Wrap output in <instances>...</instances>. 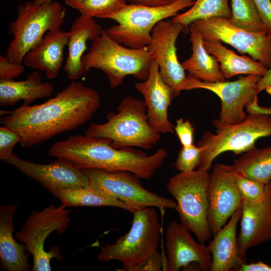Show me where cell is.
<instances>
[{
	"label": "cell",
	"mask_w": 271,
	"mask_h": 271,
	"mask_svg": "<svg viewBox=\"0 0 271 271\" xmlns=\"http://www.w3.org/2000/svg\"><path fill=\"white\" fill-rule=\"evenodd\" d=\"M100 104L97 91L82 82L73 81L42 104L1 110L0 122L19 134L22 147L31 148L83 125Z\"/></svg>",
	"instance_id": "obj_1"
},
{
	"label": "cell",
	"mask_w": 271,
	"mask_h": 271,
	"mask_svg": "<svg viewBox=\"0 0 271 271\" xmlns=\"http://www.w3.org/2000/svg\"><path fill=\"white\" fill-rule=\"evenodd\" d=\"M48 154L81 170L125 171L144 179H150L168 155L163 148L148 155L132 147L116 149L108 139L86 134L72 135L58 141L50 147Z\"/></svg>",
	"instance_id": "obj_2"
},
{
	"label": "cell",
	"mask_w": 271,
	"mask_h": 271,
	"mask_svg": "<svg viewBox=\"0 0 271 271\" xmlns=\"http://www.w3.org/2000/svg\"><path fill=\"white\" fill-rule=\"evenodd\" d=\"M117 111L108 114L104 123H91L85 134L108 139L116 149L150 150L160 140V133L149 123L143 100L126 96L119 103Z\"/></svg>",
	"instance_id": "obj_3"
},
{
	"label": "cell",
	"mask_w": 271,
	"mask_h": 271,
	"mask_svg": "<svg viewBox=\"0 0 271 271\" xmlns=\"http://www.w3.org/2000/svg\"><path fill=\"white\" fill-rule=\"evenodd\" d=\"M153 59L147 46L134 49L123 46L102 30L95 38L81 62L85 71L99 69L107 76L111 88L120 85L127 75L146 80Z\"/></svg>",
	"instance_id": "obj_4"
},
{
	"label": "cell",
	"mask_w": 271,
	"mask_h": 271,
	"mask_svg": "<svg viewBox=\"0 0 271 271\" xmlns=\"http://www.w3.org/2000/svg\"><path fill=\"white\" fill-rule=\"evenodd\" d=\"M129 230L113 244H106L97 255L102 261L115 260L122 263L123 271H134L158 249L161 226L154 207L136 210Z\"/></svg>",
	"instance_id": "obj_5"
},
{
	"label": "cell",
	"mask_w": 271,
	"mask_h": 271,
	"mask_svg": "<svg viewBox=\"0 0 271 271\" xmlns=\"http://www.w3.org/2000/svg\"><path fill=\"white\" fill-rule=\"evenodd\" d=\"M210 179L209 171L198 169L180 172L171 177L167 184V190L176 202L175 210L180 223L203 243L212 236L207 219Z\"/></svg>",
	"instance_id": "obj_6"
},
{
	"label": "cell",
	"mask_w": 271,
	"mask_h": 271,
	"mask_svg": "<svg viewBox=\"0 0 271 271\" xmlns=\"http://www.w3.org/2000/svg\"><path fill=\"white\" fill-rule=\"evenodd\" d=\"M212 123L217 133L206 131L198 142L203 150L198 169L203 171H209L221 154H243L254 148L258 139L271 136V115L267 114H250L242 122L234 124H221L215 119Z\"/></svg>",
	"instance_id": "obj_7"
},
{
	"label": "cell",
	"mask_w": 271,
	"mask_h": 271,
	"mask_svg": "<svg viewBox=\"0 0 271 271\" xmlns=\"http://www.w3.org/2000/svg\"><path fill=\"white\" fill-rule=\"evenodd\" d=\"M66 15L57 1L37 5L27 1L18 7V16L11 23L8 32L13 36L6 52L12 62L23 63L27 53L49 31L60 29Z\"/></svg>",
	"instance_id": "obj_8"
},
{
	"label": "cell",
	"mask_w": 271,
	"mask_h": 271,
	"mask_svg": "<svg viewBox=\"0 0 271 271\" xmlns=\"http://www.w3.org/2000/svg\"><path fill=\"white\" fill-rule=\"evenodd\" d=\"M194 4V0H176L159 6L126 4L107 17L117 24L105 31L119 44L131 48H142L150 43L152 30L159 22L174 17L180 11L191 7Z\"/></svg>",
	"instance_id": "obj_9"
},
{
	"label": "cell",
	"mask_w": 271,
	"mask_h": 271,
	"mask_svg": "<svg viewBox=\"0 0 271 271\" xmlns=\"http://www.w3.org/2000/svg\"><path fill=\"white\" fill-rule=\"evenodd\" d=\"M70 212L62 204L59 206L51 205L41 211L34 210L21 230L15 233L16 239L25 245L27 252L33 256L32 270H51L52 258L63 259L59 247L53 246L46 251L44 244L53 231L61 234L66 231L70 222Z\"/></svg>",
	"instance_id": "obj_10"
},
{
	"label": "cell",
	"mask_w": 271,
	"mask_h": 271,
	"mask_svg": "<svg viewBox=\"0 0 271 271\" xmlns=\"http://www.w3.org/2000/svg\"><path fill=\"white\" fill-rule=\"evenodd\" d=\"M83 171L89 186L137 209L149 207L176 209L175 200L148 190L142 185L140 178L130 172L98 169Z\"/></svg>",
	"instance_id": "obj_11"
},
{
	"label": "cell",
	"mask_w": 271,
	"mask_h": 271,
	"mask_svg": "<svg viewBox=\"0 0 271 271\" xmlns=\"http://www.w3.org/2000/svg\"><path fill=\"white\" fill-rule=\"evenodd\" d=\"M204 40L218 39L229 44L240 53L248 54L265 67H271V34L265 29L248 31L232 25L228 19L214 17L192 22Z\"/></svg>",
	"instance_id": "obj_12"
},
{
	"label": "cell",
	"mask_w": 271,
	"mask_h": 271,
	"mask_svg": "<svg viewBox=\"0 0 271 271\" xmlns=\"http://www.w3.org/2000/svg\"><path fill=\"white\" fill-rule=\"evenodd\" d=\"M261 77L249 74L240 76L233 81L207 82L188 75L184 90L204 89L214 93L221 101L219 116L215 119L221 124H234L242 122L246 117L243 108L258 94L256 86Z\"/></svg>",
	"instance_id": "obj_13"
},
{
	"label": "cell",
	"mask_w": 271,
	"mask_h": 271,
	"mask_svg": "<svg viewBox=\"0 0 271 271\" xmlns=\"http://www.w3.org/2000/svg\"><path fill=\"white\" fill-rule=\"evenodd\" d=\"M185 26L172 20L159 22L152 32L150 43L147 46L153 60L158 63L161 75L172 89L175 97L184 90L187 75L178 61L176 43Z\"/></svg>",
	"instance_id": "obj_14"
},
{
	"label": "cell",
	"mask_w": 271,
	"mask_h": 271,
	"mask_svg": "<svg viewBox=\"0 0 271 271\" xmlns=\"http://www.w3.org/2000/svg\"><path fill=\"white\" fill-rule=\"evenodd\" d=\"M190 232L180 223L176 221L170 223L166 233L167 257L164 270L189 269L192 264L198 265L202 270H210L212 256L207 245L197 242Z\"/></svg>",
	"instance_id": "obj_15"
},
{
	"label": "cell",
	"mask_w": 271,
	"mask_h": 271,
	"mask_svg": "<svg viewBox=\"0 0 271 271\" xmlns=\"http://www.w3.org/2000/svg\"><path fill=\"white\" fill-rule=\"evenodd\" d=\"M48 164L25 161L14 154L6 162L14 166L26 176L35 180L57 197L64 189L89 186V181L83 170L60 158Z\"/></svg>",
	"instance_id": "obj_16"
},
{
	"label": "cell",
	"mask_w": 271,
	"mask_h": 271,
	"mask_svg": "<svg viewBox=\"0 0 271 271\" xmlns=\"http://www.w3.org/2000/svg\"><path fill=\"white\" fill-rule=\"evenodd\" d=\"M207 198V219L214 236L227 223L242 203L233 175L223 164L218 163L213 167Z\"/></svg>",
	"instance_id": "obj_17"
},
{
	"label": "cell",
	"mask_w": 271,
	"mask_h": 271,
	"mask_svg": "<svg viewBox=\"0 0 271 271\" xmlns=\"http://www.w3.org/2000/svg\"><path fill=\"white\" fill-rule=\"evenodd\" d=\"M134 87L144 97L150 124L160 133H174V126L168 117L174 93L162 78L156 61L151 62L148 78Z\"/></svg>",
	"instance_id": "obj_18"
},
{
	"label": "cell",
	"mask_w": 271,
	"mask_h": 271,
	"mask_svg": "<svg viewBox=\"0 0 271 271\" xmlns=\"http://www.w3.org/2000/svg\"><path fill=\"white\" fill-rule=\"evenodd\" d=\"M240 229L237 242L241 257L245 260L247 250L271 238V181L265 185V195L260 201L242 200Z\"/></svg>",
	"instance_id": "obj_19"
},
{
	"label": "cell",
	"mask_w": 271,
	"mask_h": 271,
	"mask_svg": "<svg viewBox=\"0 0 271 271\" xmlns=\"http://www.w3.org/2000/svg\"><path fill=\"white\" fill-rule=\"evenodd\" d=\"M68 32L61 28L48 32L41 40L26 55L23 63L43 71L49 79L57 77L62 67L64 50L67 46Z\"/></svg>",
	"instance_id": "obj_20"
},
{
	"label": "cell",
	"mask_w": 271,
	"mask_h": 271,
	"mask_svg": "<svg viewBox=\"0 0 271 271\" xmlns=\"http://www.w3.org/2000/svg\"><path fill=\"white\" fill-rule=\"evenodd\" d=\"M241 213V205L228 222L213 236L207 245L212 256L210 271H239L245 263L239 254L236 235V227Z\"/></svg>",
	"instance_id": "obj_21"
},
{
	"label": "cell",
	"mask_w": 271,
	"mask_h": 271,
	"mask_svg": "<svg viewBox=\"0 0 271 271\" xmlns=\"http://www.w3.org/2000/svg\"><path fill=\"white\" fill-rule=\"evenodd\" d=\"M19 203L3 204L0 207V259L3 270L28 271L29 253L24 244L16 241L13 237V219Z\"/></svg>",
	"instance_id": "obj_22"
},
{
	"label": "cell",
	"mask_w": 271,
	"mask_h": 271,
	"mask_svg": "<svg viewBox=\"0 0 271 271\" xmlns=\"http://www.w3.org/2000/svg\"><path fill=\"white\" fill-rule=\"evenodd\" d=\"M102 30L93 18L80 15L75 19L68 31V53L63 67L68 79L76 80L83 74L81 60L87 49V42L93 41Z\"/></svg>",
	"instance_id": "obj_23"
},
{
	"label": "cell",
	"mask_w": 271,
	"mask_h": 271,
	"mask_svg": "<svg viewBox=\"0 0 271 271\" xmlns=\"http://www.w3.org/2000/svg\"><path fill=\"white\" fill-rule=\"evenodd\" d=\"M41 79L42 74L36 70L24 80L0 79L1 106L14 105L20 100L30 105L37 99L50 96L54 91L53 85Z\"/></svg>",
	"instance_id": "obj_24"
},
{
	"label": "cell",
	"mask_w": 271,
	"mask_h": 271,
	"mask_svg": "<svg viewBox=\"0 0 271 271\" xmlns=\"http://www.w3.org/2000/svg\"><path fill=\"white\" fill-rule=\"evenodd\" d=\"M188 26L192 53L189 58L181 63L183 68L188 75L204 82L225 81L218 60L204 48V39L197 27L193 23Z\"/></svg>",
	"instance_id": "obj_25"
},
{
	"label": "cell",
	"mask_w": 271,
	"mask_h": 271,
	"mask_svg": "<svg viewBox=\"0 0 271 271\" xmlns=\"http://www.w3.org/2000/svg\"><path fill=\"white\" fill-rule=\"evenodd\" d=\"M203 45L206 51L214 56L220 63V70L225 79L242 74L263 76L268 70L250 57L238 55L233 50L227 49L219 40H204Z\"/></svg>",
	"instance_id": "obj_26"
},
{
	"label": "cell",
	"mask_w": 271,
	"mask_h": 271,
	"mask_svg": "<svg viewBox=\"0 0 271 271\" xmlns=\"http://www.w3.org/2000/svg\"><path fill=\"white\" fill-rule=\"evenodd\" d=\"M224 165L229 171L266 185L271 181V146L261 149L254 147L232 164Z\"/></svg>",
	"instance_id": "obj_27"
},
{
	"label": "cell",
	"mask_w": 271,
	"mask_h": 271,
	"mask_svg": "<svg viewBox=\"0 0 271 271\" xmlns=\"http://www.w3.org/2000/svg\"><path fill=\"white\" fill-rule=\"evenodd\" d=\"M57 198L61 204L68 207L110 206L133 213L135 207L88 186L61 190Z\"/></svg>",
	"instance_id": "obj_28"
},
{
	"label": "cell",
	"mask_w": 271,
	"mask_h": 271,
	"mask_svg": "<svg viewBox=\"0 0 271 271\" xmlns=\"http://www.w3.org/2000/svg\"><path fill=\"white\" fill-rule=\"evenodd\" d=\"M194 4L185 12L179 14L172 20L185 27L194 21L214 17L229 19L231 17L228 0H194Z\"/></svg>",
	"instance_id": "obj_29"
},
{
	"label": "cell",
	"mask_w": 271,
	"mask_h": 271,
	"mask_svg": "<svg viewBox=\"0 0 271 271\" xmlns=\"http://www.w3.org/2000/svg\"><path fill=\"white\" fill-rule=\"evenodd\" d=\"M230 2L231 17L228 21L232 25L251 32L265 29L253 0H230Z\"/></svg>",
	"instance_id": "obj_30"
},
{
	"label": "cell",
	"mask_w": 271,
	"mask_h": 271,
	"mask_svg": "<svg viewBox=\"0 0 271 271\" xmlns=\"http://www.w3.org/2000/svg\"><path fill=\"white\" fill-rule=\"evenodd\" d=\"M126 0H83L73 9L85 17L106 19L126 5Z\"/></svg>",
	"instance_id": "obj_31"
},
{
	"label": "cell",
	"mask_w": 271,
	"mask_h": 271,
	"mask_svg": "<svg viewBox=\"0 0 271 271\" xmlns=\"http://www.w3.org/2000/svg\"><path fill=\"white\" fill-rule=\"evenodd\" d=\"M230 172L233 175L237 189L242 200L249 202H257L263 200L265 195L266 185L249 179L235 172Z\"/></svg>",
	"instance_id": "obj_32"
},
{
	"label": "cell",
	"mask_w": 271,
	"mask_h": 271,
	"mask_svg": "<svg viewBox=\"0 0 271 271\" xmlns=\"http://www.w3.org/2000/svg\"><path fill=\"white\" fill-rule=\"evenodd\" d=\"M203 148L194 144L180 149L174 164L180 172H190L196 169L200 163Z\"/></svg>",
	"instance_id": "obj_33"
},
{
	"label": "cell",
	"mask_w": 271,
	"mask_h": 271,
	"mask_svg": "<svg viewBox=\"0 0 271 271\" xmlns=\"http://www.w3.org/2000/svg\"><path fill=\"white\" fill-rule=\"evenodd\" d=\"M20 140L19 134L11 128L4 125L0 127L1 161L6 162L15 154L13 149Z\"/></svg>",
	"instance_id": "obj_34"
},
{
	"label": "cell",
	"mask_w": 271,
	"mask_h": 271,
	"mask_svg": "<svg viewBox=\"0 0 271 271\" xmlns=\"http://www.w3.org/2000/svg\"><path fill=\"white\" fill-rule=\"evenodd\" d=\"M174 127L176 132L183 147H188L194 145V133L195 128L188 119L184 120L182 118L176 121Z\"/></svg>",
	"instance_id": "obj_35"
},
{
	"label": "cell",
	"mask_w": 271,
	"mask_h": 271,
	"mask_svg": "<svg viewBox=\"0 0 271 271\" xmlns=\"http://www.w3.org/2000/svg\"><path fill=\"white\" fill-rule=\"evenodd\" d=\"M24 70L23 64L11 61L6 56H0V79H13Z\"/></svg>",
	"instance_id": "obj_36"
},
{
	"label": "cell",
	"mask_w": 271,
	"mask_h": 271,
	"mask_svg": "<svg viewBox=\"0 0 271 271\" xmlns=\"http://www.w3.org/2000/svg\"><path fill=\"white\" fill-rule=\"evenodd\" d=\"M260 20L271 34V0H253Z\"/></svg>",
	"instance_id": "obj_37"
},
{
	"label": "cell",
	"mask_w": 271,
	"mask_h": 271,
	"mask_svg": "<svg viewBox=\"0 0 271 271\" xmlns=\"http://www.w3.org/2000/svg\"><path fill=\"white\" fill-rule=\"evenodd\" d=\"M161 254L157 249L150 257L137 266L134 271H159L163 266Z\"/></svg>",
	"instance_id": "obj_38"
},
{
	"label": "cell",
	"mask_w": 271,
	"mask_h": 271,
	"mask_svg": "<svg viewBox=\"0 0 271 271\" xmlns=\"http://www.w3.org/2000/svg\"><path fill=\"white\" fill-rule=\"evenodd\" d=\"M248 114L254 113H265L271 115V106L262 107L258 104L257 94H256L253 100L245 106Z\"/></svg>",
	"instance_id": "obj_39"
},
{
	"label": "cell",
	"mask_w": 271,
	"mask_h": 271,
	"mask_svg": "<svg viewBox=\"0 0 271 271\" xmlns=\"http://www.w3.org/2000/svg\"><path fill=\"white\" fill-rule=\"evenodd\" d=\"M239 271H271V266L259 260L257 262L243 263Z\"/></svg>",
	"instance_id": "obj_40"
},
{
	"label": "cell",
	"mask_w": 271,
	"mask_h": 271,
	"mask_svg": "<svg viewBox=\"0 0 271 271\" xmlns=\"http://www.w3.org/2000/svg\"><path fill=\"white\" fill-rule=\"evenodd\" d=\"M130 4L145 6H159L172 3L176 0H126Z\"/></svg>",
	"instance_id": "obj_41"
},
{
	"label": "cell",
	"mask_w": 271,
	"mask_h": 271,
	"mask_svg": "<svg viewBox=\"0 0 271 271\" xmlns=\"http://www.w3.org/2000/svg\"><path fill=\"white\" fill-rule=\"evenodd\" d=\"M271 87V67L267 73L261 77L256 86V93L258 94L265 89Z\"/></svg>",
	"instance_id": "obj_42"
},
{
	"label": "cell",
	"mask_w": 271,
	"mask_h": 271,
	"mask_svg": "<svg viewBox=\"0 0 271 271\" xmlns=\"http://www.w3.org/2000/svg\"><path fill=\"white\" fill-rule=\"evenodd\" d=\"M83 1V0H64L65 3L72 8H73L76 5Z\"/></svg>",
	"instance_id": "obj_43"
},
{
	"label": "cell",
	"mask_w": 271,
	"mask_h": 271,
	"mask_svg": "<svg viewBox=\"0 0 271 271\" xmlns=\"http://www.w3.org/2000/svg\"><path fill=\"white\" fill-rule=\"evenodd\" d=\"M53 0H33V2L37 5H42L45 3H49Z\"/></svg>",
	"instance_id": "obj_44"
},
{
	"label": "cell",
	"mask_w": 271,
	"mask_h": 271,
	"mask_svg": "<svg viewBox=\"0 0 271 271\" xmlns=\"http://www.w3.org/2000/svg\"><path fill=\"white\" fill-rule=\"evenodd\" d=\"M270 239H271V238H270Z\"/></svg>",
	"instance_id": "obj_45"
}]
</instances>
